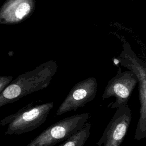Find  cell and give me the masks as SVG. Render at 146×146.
Returning a JSON list of instances; mask_svg holds the SVG:
<instances>
[{
  "label": "cell",
  "instance_id": "cell-4",
  "mask_svg": "<svg viewBox=\"0 0 146 146\" xmlns=\"http://www.w3.org/2000/svg\"><path fill=\"white\" fill-rule=\"evenodd\" d=\"M119 62L137 77L140 106L134 137L137 140L146 139V60L139 58L131 49H127L123 51Z\"/></svg>",
  "mask_w": 146,
  "mask_h": 146
},
{
  "label": "cell",
  "instance_id": "cell-9",
  "mask_svg": "<svg viewBox=\"0 0 146 146\" xmlns=\"http://www.w3.org/2000/svg\"><path fill=\"white\" fill-rule=\"evenodd\" d=\"M31 6L27 2L21 3L17 7L15 10V14L17 18L22 19L26 15H27L30 11Z\"/></svg>",
  "mask_w": 146,
  "mask_h": 146
},
{
  "label": "cell",
  "instance_id": "cell-2",
  "mask_svg": "<svg viewBox=\"0 0 146 146\" xmlns=\"http://www.w3.org/2000/svg\"><path fill=\"white\" fill-rule=\"evenodd\" d=\"M54 107L53 102L36 106L31 102L17 112L1 120V126L9 124L5 135H21L32 131L44 123Z\"/></svg>",
  "mask_w": 146,
  "mask_h": 146
},
{
  "label": "cell",
  "instance_id": "cell-1",
  "mask_svg": "<svg viewBox=\"0 0 146 146\" xmlns=\"http://www.w3.org/2000/svg\"><path fill=\"white\" fill-rule=\"evenodd\" d=\"M56 70L55 63L49 62L19 75L0 94V107L47 88L50 84Z\"/></svg>",
  "mask_w": 146,
  "mask_h": 146
},
{
  "label": "cell",
  "instance_id": "cell-7",
  "mask_svg": "<svg viewBox=\"0 0 146 146\" xmlns=\"http://www.w3.org/2000/svg\"><path fill=\"white\" fill-rule=\"evenodd\" d=\"M131 119V110L127 104L117 108L96 145L120 146L127 133Z\"/></svg>",
  "mask_w": 146,
  "mask_h": 146
},
{
  "label": "cell",
  "instance_id": "cell-5",
  "mask_svg": "<svg viewBox=\"0 0 146 146\" xmlns=\"http://www.w3.org/2000/svg\"><path fill=\"white\" fill-rule=\"evenodd\" d=\"M137 83V77L133 71H122L119 68L115 76L108 81L105 87L102 99L113 97L115 98V102L109 104L107 107L116 109L121 107L127 104Z\"/></svg>",
  "mask_w": 146,
  "mask_h": 146
},
{
  "label": "cell",
  "instance_id": "cell-6",
  "mask_svg": "<svg viewBox=\"0 0 146 146\" xmlns=\"http://www.w3.org/2000/svg\"><path fill=\"white\" fill-rule=\"evenodd\" d=\"M98 83L96 78L90 77L75 84L56 110L55 116L84 107L96 96Z\"/></svg>",
  "mask_w": 146,
  "mask_h": 146
},
{
  "label": "cell",
  "instance_id": "cell-8",
  "mask_svg": "<svg viewBox=\"0 0 146 146\" xmlns=\"http://www.w3.org/2000/svg\"><path fill=\"white\" fill-rule=\"evenodd\" d=\"M91 128V124L86 122L79 131L63 141L58 146H84L90 136Z\"/></svg>",
  "mask_w": 146,
  "mask_h": 146
},
{
  "label": "cell",
  "instance_id": "cell-10",
  "mask_svg": "<svg viewBox=\"0 0 146 146\" xmlns=\"http://www.w3.org/2000/svg\"><path fill=\"white\" fill-rule=\"evenodd\" d=\"M13 80V76H1L0 94L2 93L10 85Z\"/></svg>",
  "mask_w": 146,
  "mask_h": 146
},
{
  "label": "cell",
  "instance_id": "cell-3",
  "mask_svg": "<svg viewBox=\"0 0 146 146\" xmlns=\"http://www.w3.org/2000/svg\"><path fill=\"white\" fill-rule=\"evenodd\" d=\"M88 113L65 117L50 125L26 146H54L79 131L89 118Z\"/></svg>",
  "mask_w": 146,
  "mask_h": 146
}]
</instances>
